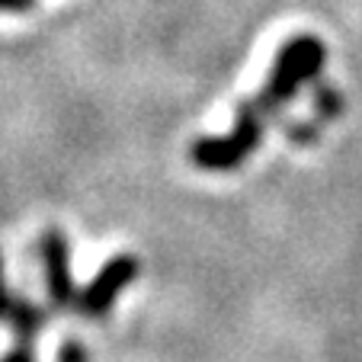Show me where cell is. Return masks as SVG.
Returning <instances> with one entry per match:
<instances>
[{"mask_svg": "<svg viewBox=\"0 0 362 362\" xmlns=\"http://www.w3.org/2000/svg\"><path fill=\"white\" fill-rule=\"evenodd\" d=\"M324 58H327V48H324V42L317 39V35H295V39H288L286 45L276 52V62L267 77V87L257 96L244 100L231 132L218 135V138H199L189 148L192 164L209 173L238 170L253 154V148L260 144L269 119H273L308 81H315V77L321 74Z\"/></svg>", "mask_w": 362, "mask_h": 362, "instance_id": "obj_1", "label": "cell"}, {"mask_svg": "<svg viewBox=\"0 0 362 362\" xmlns=\"http://www.w3.org/2000/svg\"><path fill=\"white\" fill-rule=\"evenodd\" d=\"M141 273V260L135 253H116L112 260H106V267H100V273L77 292L74 311L87 321H100L112 311L116 298L138 279Z\"/></svg>", "mask_w": 362, "mask_h": 362, "instance_id": "obj_2", "label": "cell"}, {"mask_svg": "<svg viewBox=\"0 0 362 362\" xmlns=\"http://www.w3.org/2000/svg\"><path fill=\"white\" fill-rule=\"evenodd\" d=\"M39 257L45 269L48 301L55 308H74V279H71V247L62 228H45L39 240Z\"/></svg>", "mask_w": 362, "mask_h": 362, "instance_id": "obj_3", "label": "cell"}, {"mask_svg": "<svg viewBox=\"0 0 362 362\" xmlns=\"http://www.w3.org/2000/svg\"><path fill=\"white\" fill-rule=\"evenodd\" d=\"M10 324H13L16 343H33L35 346V337H39L42 324H45V308L35 305V301L16 298L13 315H10Z\"/></svg>", "mask_w": 362, "mask_h": 362, "instance_id": "obj_4", "label": "cell"}, {"mask_svg": "<svg viewBox=\"0 0 362 362\" xmlns=\"http://www.w3.org/2000/svg\"><path fill=\"white\" fill-rule=\"evenodd\" d=\"M13 305H16V295L10 292V286H7V269H4V253H0V324L4 321L10 324Z\"/></svg>", "mask_w": 362, "mask_h": 362, "instance_id": "obj_5", "label": "cell"}, {"mask_svg": "<svg viewBox=\"0 0 362 362\" xmlns=\"http://www.w3.org/2000/svg\"><path fill=\"white\" fill-rule=\"evenodd\" d=\"M58 362H87V349L77 340H68L62 349H58Z\"/></svg>", "mask_w": 362, "mask_h": 362, "instance_id": "obj_6", "label": "cell"}, {"mask_svg": "<svg viewBox=\"0 0 362 362\" xmlns=\"http://www.w3.org/2000/svg\"><path fill=\"white\" fill-rule=\"evenodd\" d=\"M0 362H35V346L33 343H13V349Z\"/></svg>", "mask_w": 362, "mask_h": 362, "instance_id": "obj_7", "label": "cell"}, {"mask_svg": "<svg viewBox=\"0 0 362 362\" xmlns=\"http://www.w3.org/2000/svg\"><path fill=\"white\" fill-rule=\"evenodd\" d=\"M317 103H321V110L327 112V116H334V112H340V96L330 93V90H317Z\"/></svg>", "mask_w": 362, "mask_h": 362, "instance_id": "obj_8", "label": "cell"}, {"mask_svg": "<svg viewBox=\"0 0 362 362\" xmlns=\"http://www.w3.org/2000/svg\"><path fill=\"white\" fill-rule=\"evenodd\" d=\"M35 0H0V13H29Z\"/></svg>", "mask_w": 362, "mask_h": 362, "instance_id": "obj_9", "label": "cell"}]
</instances>
